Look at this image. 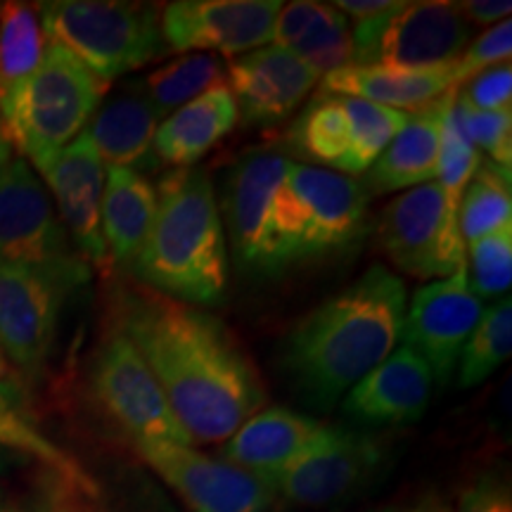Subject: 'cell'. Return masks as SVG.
Returning a JSON list of instances; mask_svg holds the SVG:
<instances>
[{
	"mask_svg": "<svg viewBox=\"0 0 512 512\" xmlns=\"http://www.w3.org/2000/svg\"><path fill=\"white\" fill-rule=\"evenodd\" d=\"M112 325L155 373L192 444L228 441L268 403L252 358L214 313L147 287H121Z\"/></svg>",
	"mask_w": 512,
	"mask_h": 512,
	"instance_id": "1",
	"label": "cell"
},
{
	"mask_svg": "<svg viewBox=\"0 0 512 512\" xmlns=\"http://www.w3.org/2000/svg\"><path fill=\"white\" fill-rule=\"evenodd\" d=\"M406 302L399 275L375 264L294 323L280 344L278 368L299 401L332 411L399 344Z\"/></svg>",
	"mask_w": 512,
	"mask_h": 512,
	"instance_id": "2",
	"label": "cell"
},
{
	"mask_svg": "<svg viewBox=\"0 0 512 512\" xmlns=\"http://www.w3.org/2000/svg\"><path fill=\"white\" fill-rule=\"evenodd\" d=\"M155 190V223L128 271L174 302L221 304L228 290V242L209 171L171 169L159 176Z\"/></svg>",
	"mask_w": 512,
	"mask_h": 512,
	"instance_id": "3",
	"label": "cell"
},
{
	"mask_svg": "<svg viewBox=\"0 0 512 512\" xmlns=\"http://www.w3.org/2000/svg\"><path fill=\"white\" fill-rule=\"evenodd\" d=\"M105 93V81L88 72L69 50L48 41L31 79L0 107L12 150L41 174L81 136Z\"/></svg>",
	"mask_w": 512,
	"mask_h": 512,
	"instance_id": "4",
	"label": "cell"
},
{
	"mask_svg": "<svg viewBox=\"0 0 512 512\" xmlns=\"http://www.w3.org/2000/svg\"><path fill=\"white\" fill-rule=\"evenodd\" d=\"M50 43L69 50L88 72L110 83L155 62L166 50L162 8L119 0H55L38 3Z\"/></svg>",
	"mask_w": 512,
	"mask_h": 512,
	"instance_id": "5",
	"label": "cell"
},
{
	"mask_svg": "<svg viewBox=\"0 0 512 512\" xmlns=\"http://www.w3.org/2000/svg\"><path fill=\"white\" fill-rule=\"evenodd\" d=\"M368 202L358 178L290 159L275 204L285 268L356 245L368 228Z\"/></svg>",
	"mask_w": 512,
	"mask_h": 512,
	"instance_id": "6",
	"label": "cell"
},
{
	"mask_svg": "<svg viewBox=\"0 0 512 512\" xmlns=\"http://www.w3.org/2000/svg\"><path fill=\"white\" fill-rule=\"evenodd\" d=\"M0 261L34 268L72 290L91 278V266L62 228L46 185L22 157L0 166Z\"/></svg>",
	"mask_w": 512,
	"mask_h": 512,
	"instance_id": "7",
	"label": "cell"
},
{
	"mask_svg": "<svg viewBox=\"0 0 512 512\" xmlns=\"http://www.w3.org/2000/svg\"><path fill=\"white\" fill-rule=\"evenodd\" d=\"M287 159L278 150H249L223 183V230L235 266L252 278H273L285 271L283 249L275 230V204L285 181Z\"/></svg>",
	"mask_w": 512,
	"mask_h": 512,
	"instance_id": "8",
	"label": "cell"
},
{
	"mask_svg": "<svg viewBox=\"0 0 512 512\" xmlns=\"http://www.w3.org/2000/svg\"><path fill=\"white\" fill-rule=\"evenodd\" d=\"M377 247L411 278H448L465 264L458 214L439 183H425L396 197L380 211Z\"/></svg>",
	"mask_w": 512,
	"mask_h": 512,
	"instance_id": "9",
	"label": "cell"
},
{
	"mask_svg": "<svg viewBox=\"0 0 512 512\" xmlns=\"http://www.w3.org/2000/svg\"><path fill=\"white\" fill-rule=\"evenodd\" d=\"M91 384L95 399L133 444L192 446L155 373L117 325H112L95 354Z\"/></svg>",
	"mask_w": 512,
	"mask_h": 512,
	"instance_id": "10",
	"label": "cell"
},
{
	"mask_svg": "<svg viewBox=\"0 0 512 512\" xmlns=\"http://www.w3.org/2000/svg\"><path fill=\"white\" fill-rule=\"evenodd\" d=\"M384 465V446L368 432L328 427L290 465L278 494L304 508H330L361 494Z\"/></svg>",
	"mask_w": 512,
	"mask_h": 512,
	"instance_id": "11",
	"label": "cell"
},
{
	"mask_svg": "<svg viewBox=\"0 0 512 512\" xmlns=\"http://www.w3.org/2000/svg\"><path fill=\"white\" fill-rule=\"evenodd\" d=\"M192 512H273L278 489L221 458L178 444H136Z\"/></svg>",
	"mask_w": 512,
	"mask_h": 512,
	"instance_id": "12",
	"label": "cell"
},
{
	"mask_svg": "<svg viewBox=\"0 0 512 512\" xmlns=\"http://www.w3.org/2000/svg\"><path fill=\"white\" fill-rule=\"evenodd\" d=\"M280 0H178L162 8L171 53L247 55L271 43Z\"/></svg>",
	"mask_w": 512,
	"mask_h": 512,
	"instance_id": "13",
	"label": "cell"
},
{
	"mask_svg": "<svg viewBox=\"0 0 512 512\" xmlns=\"http://www.w3.org/2000/svg\"><path fill=\"white\" fill-rule=\"evenodd\" d=\"M72 287L50 275L0 261V354L22 373L46 366L57 320Z\"/></svg>",
	"mask_w": 512,
	"mask_h": 512,
	"instance_id": "14",
	"label": "cell"
},
{
	"mask_svg": "<svg viewBox=\"0 0 512 512\" xmlns=\"http://www.w3.org/2000/svg\"><path fill=\"white\" fill-rule=\"evenodd\" d=\"M482 313L484 304L470 290L463 264L453 275L422 285L413 294L403 320V344L430 366L434 380L444 387Z\"/></svg>",
	"mask_w": 512,
	"mask_h": 512,
	"instance_id": "15",
	"label": "cell"
},
{
	"mask_svg": "<svg viewBox=\"0 0 512 512\" xmlns=\"http://www.w3.org/2000/svg\"><path fill=\"white\" fill-rule=\"evenodd\" d=\"M57 204V219L88 266L112 273V261L102 238V192L105 164L86 133L72 140L41 171Z\"/></svg>",
	"mask_w": 512,
	"mask_h": 512,
	"instance_id": "16",
	"label": "cell"
},
{
	"mask_svg": "<svg viewBox=\"0 0 512 512\" xmlns=\"http://www.w3.org/2000/svg\"><path fill=\"white\" fill-rule=\"evenodd\" d=\"M320 76L283 48L266 46L226 64V86L247 126L273 128L302 107Z\"/></svg>",
	"mask_w": 512,
	"mask_h": 512,
	"instance_id": "17",
	"label": "cell"
},
{
	"mask_svg": "<svg viewBox=\"0 0 512 512\" xmlns=\"http://www.w3.org/2000/svg\"><path fill=\"white\" fill-rule=\"evenodd\" d=\"M472 27L456 3L422 0L406 3L384 24L373 67L430 72L446 69L470 46Z\"/></svg>",
	"mask_w": 512,
	"mask_h": 512,
	"instance_id": "18",
	"label": "cell"
},
{
	"mask_svg": "<svg viewBox=\"0 0 512 512\" xmlns=\"http://www.w3.org/2000/svg\"><path fill=\"white\" fill-rule=\"evenodd\" d=\"M434 375L411 347L401 344L344 394L342 413L366 427L408 425L432 401Z\"/></svg>",
	"mask_w": 512,
	"mask_h": 512,
	"instance_id": "19",
	"label": "cell"
},
{
	"mask_svg": "<svg viewBox=\"0 0 512 512\" xmlns=\"http://www.w3.org/2000/svg\"><path fill=\"white\" fill-rule=\"evenodd\" d=\"M323 427V422L306 413L283 406L266 408L228 439L221 448V460L266 479L278 489V482L290 465L309 448Z\"/></svg>",
	"mask_w": 512,
	"mask_h": 512,
	"instance_id": "20",
	"label": "cell"
},
{
	"mask_svg": "<svg viewBox=\"0 0 512 512\" xmlns=\"http://www.w3.org/2000/svg\"><path fill=\"white\" fill-rule=\"evenodd\" d=\"M162 119L155 105L140 93L138 83H133L100 102L83 133L93 143L102 164L107 162L117 169L133 171L143 166L152 169L159 162L152 143H155V133Z\"/></svg>",
	"mask_w": 512,
	"mask_h": 512,
	"instance_id": "21",
	"label": "cell"
},
{
	"mask_svg": "<svg viewBox=\"0 0 512 512\" xmlns=\"http://www.w3.org/2000/svg\"><path fill=\"white\" fill-rule=\"evenodd\" d=\"M456 91L458 88H453L430 107L411 114L406 126L384 147L382 155L375 159L361 181L370 197L411 190L437 178L441 117Z\"/></svg>",
	"mask_w": 512,
	"mask_h": 512,
	"instance_id": "22",
	"label": "cell"
},
{
	"mask_svg": "<svg viewBox=\"0 0 512 512\" xmlns=\"http://www.w3.org/2000/svg\"><path fill=\"white\" fill-rule=\"evenodd\" d=\"M271 43L299 57L320 79L354 60L347 17L330 3L297 0L283 5L275 17Z\"/></svg>",
	"mask_w": 512,
	"mask_h": 512,
	"instance_id": "23",
	"label": "cell"
},
{
	"mask_svg": "<svg viewBox=\"0 0 512 512\" xmlns=\"http://www.w3.org/2000/svg\"><path fill=\"white\" fill-rule=\"evenodd\" d=\"M451 67L430 69V72H406L387 67H342L320 79L318 91L325 95H342L375 102L389 110H425L432 102L453 91Z\"/></svg>",
	"mask_w": 512,
	"mask_h": 512,
	"instance_id": "24",
	"label": "cell"
},
{
	"mask_svg": "<svg viewBox=\"0 0 512 512\" xmlns=\"http://www.w3.org/2000/svg\"><path fill=\"white\" fill-rule=\"evenodd\" d=\"M238 107L228 86H216L197 100L171 112L155 133V157L174 169L192 166L207 157L238 126Z\"/></svg>",
	"mask_w": 512,
	"mask_h": 512,
	"instance_id": "25",
	"label": "cell"
},
{
	"mask_svg": "<svg viewBox=\"0 0 512 512\" xmlns=\"http://www.w3.org/2000/svg\"><path fill=\"white\" fill-rule=\"evenodd\" d=\"M157 190L140 171L110 166L102 192V238L112 268H131L157 216Z\"/></svg>",
	"mask_w": 512,
	"mask_h": 512,
	"instance_id": "26",
	"label": "cell"
},
{
	"mask_svg": "<svg viewBox=\"0 0 512 512\" xmlns=\"http://www.w3.org/2000/svg\"><path fill=\"white\" fill-rule=\"evenodd\" d=\"M287 145L309 166L351 176V124L339 95L318 93L287 131Z\"/></svg>",
	"mask_w": 512,
	"mask_h": 512,
	"instance_id": "27",
	"label": "cell"
},
{
	"mask_svg": "<svg viewBox=\"0 0 512 512\" xmlns=\"http://www.w3.org/2000/svg\"><path fill=\"white\" fill-rule=\"evenodd\" d=\"M46 48L48 38L36 5H0V107L31 79Z\"/></svg>",
	"mask_w": 512,
	"mask_h": 512,
	"instance_id": "28",
	"label": "cell"
},
{
	"mask_svg": "<svg viewBox=\"0 0 512 512\" xmlns=\"http://www.w3.org/2000/svg\"><path fill=\"white\" fill-rule=\"evenodd\" d=\"M226 83V62L214 53H185L162 64L138 83L140 93L166 117Z\"/></svg>",
	"mask_w": 512,
	"mask_h": 512,
	"instance_id": "29",
	"label": "cell"
},
{
	"mask_svg": "<svg viewBox=\"0 0 512 512\" xmlns=\"http://www.w3.org/2000/svg\"><path fill=\"white\" fill-rule=\"evenodd\" d=\"M510 169L484 162L470 178L460 197L458 228L463 242L486 238L505 226H512V195Z\"/></svg>",
	"mask_w": 512,
	"mask_h": 512,
	"instance_id": "30",
	"label": "cell"
},
{
	"mask_svg": "<svg viewBox=\"0 0 512 512\" xmlns=\"http://www.w3.org/2000/svg\"><path fill=\"white\" fill-rule=\"evenodd\" d=\"M512 351V304L510 297L498 299L494 306L484 309L477 328L460 351L458 384L463 389L477 387L494 375V370L508 361Z\"/></svg>",
	"mask_w": 512,
	"mask_h": 512,
	"instance_id": "31",
	"label": "cell"
},
{
	"mask_svg": "<svg viewBox=\"0 0 512 512\" xmlns=\"http://www.w3.org/2000/svg\"><path fill=\"white\" fill-rule=\"evenodd\" d=\"M342 105L351 124V147H354L351 176L366 174L375 159L382 155L384 147L392 143L396 133L406 126L411 114L356 98H342Z\"/></svg>",
	"mask_w": 512,
	"mask_h": 512,
	"instance_id": "32",
	"label": "cell"
},
{
	"mask_svg": "<svg viewBox=\"0 0 512 512\" xmlns=\"http://www.w3.org/2000/svg\"><path fill=\"white\" fill-rule=\"evenodd\" d=\"M458 93V91H456ZM482 164V155L472 140L467 138L463 121H460V112L456 107V95L448 102L444 117H441V140H439V162H437V178L439 188L444 190L448 207L458 214L460 197L475 176V171Z\"/></svg>",
	"mask_w": 512,
	"mask_h": 512,
	"instance_id": "33",
	"label": "cell"
},
{
	"mask_svg": "<svg viewBox=\"0 0 512 512\" xmlns=\"http://www.w3.org/2000/svg\"><path fill=\"white\" fill-rule=\"evenodd\" d=\"M467 283L477 299L508 297L512 285V226L472 242L465 256Z\"/></svg>",
	"mask_w": 512,
	"mask_h": 512,
	"instance_id": "34",
	"label": "cell"
},
{
	"mask_svg": "<svg viewBox=\"0 0 512 512\" xmlns=\"http://www.w3.org/2000/svg\"><path fill=\"white\" fill-rule=\"evenodd\" d=\"M19 458H38L43 465L55 467L62 475L79 477L76 467L67 465V458L55 451L46 439L29 427L19 415L12 411L10 403H0V482L12 463Z\"/></svg>",
	"mask_w": 512,
	"mask_h": 512,
	"instance_id": "35",
	"label": "cell"
},
{
	"mask_svg": "<svg viewBox=\"0 0 512 512\" xmlns=\"http://www.w3.org/2000/svg\"><path fill=\"white\" fill-rule=\"evenodd\" d=\"M456 107L467 138L477 152L489 157L486 162L512 169V112H479L460 93H456Z\"/></svg>",
	"mask_w": 512,
	"mask_h": 512,
	"instance_id": "36",
	"label": "cell"
},
{
	"mask_svg": "<svg viewBox=\"0 0 512 512\" xmlns=\"http://www.w3.org/2000/svg\"><path fill=\"white\" fill-rule=\"evenodd\" d=\"M512 55V22L505 19V22L496 24V27H489L482 36H477L470 46L465 48V53L458 57L456 62L451 64V76L456 88L463 86L477 76L484 69L494 67V64L510 62Z\"/></svg>",
	"mask_w": 512,
	"mask_h": 512,
	"instance_id": "37",
	"label": "cell"
},
{
	"mask_svg": "<svg viewBox=\"0 0 512 512\" xmlns=\"http://www.w3.org/2000/svg\"><path fill=\"white\" fill-rule=\"evenodd\" d=\"M458 93L479 112H512V67L510 62L494 64L465 83Z\"/></svg>",
	"mask_w": 512,
	"mask_h": 512,
	"instance_id": "38",
	"label": "cell"
},
{
	"mask_svg": "<svg viewBox=\"0 0 512 512\" xmlns=\"http://www.w3.org/2000/svg\"><path fill=\"white\" fill-rule=\"evenodd\" d=\"M456 512H512L510 486L498 477H482L460 494Z\"/></svg>",
	"mask_w": 512,
	"mask_h": 512,
	"instance_id": "39",
	"label": "cell"
},
{
	"mask_svg": "<svg viewBox=\"0 0 512 512\" xmlns=\"http://www.w3.org/2000/svg\"><path fill=\"white\" fill-rule=\"evenodd\" d=\"M456 10L470 27H496L512 15L510 0H465Z\"/></svg>",
	"mask_w": 512,
	"mask_h": 512,
	"instance_id": "40",
	"label": "cell"
},
{
	"mask_svg": "<svg viewBox=\"0 0 512 512\" xmlns=\"http://www.w3.org/2000/svg\"><path fill=\"white\" fill-rule=\"evenodd\" d=\"M332 5H335L344 17H351L356 19V22H361V19H370V17L384 15V12L399 10L406 3H403V0H339V3H332Z\"/></svg>",
	"mask_w": 512,
	"mask_h": 512,
	"instance_id": "41",
	"label": "cell"
},
{
	"mask_svg": "<svg viewBox=\"0 0 512 512\" xmlns=\"http://www.w3.org/2000/svg\"><path fill=\"white\" fill-rule=\"evenodd\" d=\"M408 512H448V505L441 501L439 496L427 494V496L418 498V501H413L411 510Z\"/></svg>",
	"mask_w": 512,
	"mask_h": 512,
	"instance_id": "42",
	"label": "cell"
},
{
	"mask_svg": "<svg viewBox=\"0 0 512 512\" xmlns=\"http://www.w3.org/2000/svg\"><path fill=\"white\" fill-rule=\"evenodd\" d=\"M12 145H10V140H8V133H5V124H3V114H0V166L3 164H8L12 157Z\"/></svg>",
	"mask_w": 512,
	"mask_h": 512,
	"instance_id": "43",
	"label": "cell"
},
{
	"mask_svg": "<svg viewBox=\"0 0 512 512\" xmlns=\"http://www.w3.org/2000/svg\"><path fill=\"white\" fill-rule=\"evenodd\" d=\"M57 512H105L102 508H98V505H93V503H83V501H69L67 505H64V508H60Z\"/></svg>",
	"mask_w": 512,
	"mask_h": 512,
	"instance_id": "44",
	"label": "cell"
},
{
	"mask_svg": "<svg viewBox=\"0 0 512 512\" xmlns=\"http://www.w3.org/2000/svg\"><path fill=\"white\" fill-rule=\"evenodd\" d=\"M411 510V503H392V505H380V508L366 510V512H408Z\"/></svg>",
	"mask_w": 512,
	"mask_h": 512,
	"instance_id": "45",
	"label": "cell"
},
{
	"mask_svg": "<svg viewBox=\"0 0 512 512\" xmlns=\"http://www.w3.org/2000/svg\"><path fill=\"white\" fill-rule=\"evenodd\" d=\"M3 380H8V363H5V356L0 354V384Z\"/></svg>",
	"mask_w": 512,
	"mask_h": 512,
	"instance_id": "46",
	"label": "cell"
},
{
	"mask_svg": "<svg viewBox=\"0 0 512 512\" xmlns=\"http://www.w3.org/2000/svg\"><path fill=\"white\" fill-rule=\"evenodd\" d=\"M0 403H8V394H5L3 384H0Z\"/></svg>",
	"mask_w": 512,
	"mask_h": 512,
	"instance_id": "47",
	"label": "cell"
},
{
	"mask_svg": "<svg viewBox=\"0 0 512 512\" xmlns=\"http://www.w3.org/2000/svg\"><path fill=\"white\" fill-rule=\"evenodd\" d=\"M0 512H22V510H5V508H0Z\"/></svg>",
	"mask_w": 512,
	"mask_h": 512,
	"instance_id": "48",
	"label": "cell"
},
{
	"mask_svg": "<svg viewBox=\"0 0 512 512\" xmlns=\"http://www.w3.org/2000/svg\"><path fill=\"white\" fill-rule=\"evenodd\" d=\"M0 5H3V3H0Z\"/></svg>",
	"mask_w": 512,
	"mask_h": 512,
	"instance_id": "49",
	"label": "cell"
}]
</instances>
